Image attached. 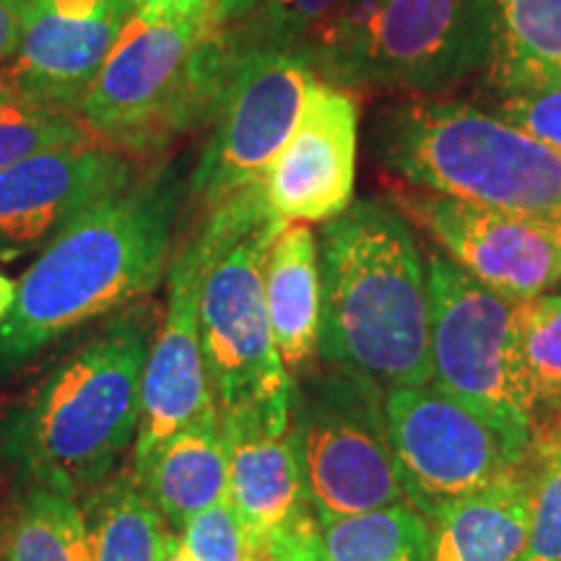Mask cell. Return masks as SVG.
I'll use <instances>...</instances> for the list:
<instances>
[{
  "mask_svg": "<svg viewBox=\"0 0 561 561\" xmlns=\"http://www.w3.org/2000/svg\"><path fill=\"white\" fill-rule=\"evenodd\" d=\"M182 185L172 172L96 201L42 248L0 325V377L60 335L138 305L170 268Z\"/></svg>",
  "mask_w": 561,
  "mask_h": 561,
  "instance_id": "6da1fadb",
  "label": "cell"
},
{
  "mask_svg": "<svg viewBox=\"0 0 561 561\" xmlns=\"http://www.w3.org/2000/svg\"><path fill=\"white\" fill-rule=\"evenodd\" d=\"M153 307L115 312L0 416V458L24 486L87 496L136 442L140 390L157 333Z\"/></svg>",
  "mask_w": 561,
  "mask_h": 561,
  "instance_id": "7a4b0ae2",
  "label": "cell"
},
{
  "mask_svg": "<svg viewBox=\"0 0 561 561\" xmlns=\"http://www.w3.org/2000/svg\"><path fill=\"white\" fill-rule=\"evenodd\" d=\"M320 362L382 388L432 382L426 261L403 214L354 201L320 229Z\"/></svg>",
  "mask_w": 561,
  "mask_h": 561,
  "instance_id": "3957f363",
  "label": "cell"
},
{
  "mask_svg": "<svg viewBox=\"0 0 561 561\" xmlns=\"http://www.w3.org/2000/svg\"><path fill=\"white\" fill-rule=\"evenodd\" d=\"M496 0H341L301 47L314 79L430 100L486 68Z\"/></svg>",
  "mask_w": 561,
  "mask_h": 561,
  "instance_id": "277c9868",
  "label": "cell"
},
{
  "mask_svg": "<svg viewBox=\"0 0 561 561\" xmlns=\"http://www.w3.org/2000/svg\"><path fill=\"white\" fill-rule=\"evenodd\" d=\"M380 167L419 191L551 221L561 153L468 104L421 100L390 110L371 136Z\"/></svg>",
  "mask_w": 561,
  "mask_h": 561,
  "instance_id": "5b68a950",
  "label": "cell"
},
{
  "mask_svg": "<svg viewBox=\"0 0 561 561\" xmlns=\"http://www.w3.org/2000/svg\"><path fill=\"white\" fill-rule=\"evenodd\" d=\"M284 227L257 180L208 208L198 229L201 343L219 413L291 401L265 307V261Z\"/></svg>",
  "mask_w": 561,
  "mask_h": 561,
  "instance_id": "8992f818",
  "label": "cell"
},
{
  "mask_svg": "<svg viewBox=\"0 0 561 561\" xmlns=\"http://www.w3.org/2000/svg\"><path fill=\"white\" fill-rule=\"evenodd\" d=\"M231 60L210 34V9L149 21L133 13L83 96L79 121L96 140L146 153L208 123Z\"/></svg>",
  "mask_w": 561,
  "mask_h": 561,
  "instance_id": "52a82bcc",
  "label": "cell"
},
{
  "mask_svg": "<svg viewBox=\"0 0 561 561\" xmlns=\"http://www.w3.org/2000/svg\"><path fill=\"white\" fill-rule=\"evenodd\" d=\"M426 261L432 382L533 458V398L515 331V301L468 276L445 252Z\"/></svg>",
  "mask_w": 561,
  "mask_h": 561,
  "instance_id": "ba28073f",
  "label": "cell"
},
{
  "mask_svg": "<svg viewBox=\"0 0 561 561\" xmlns=\"http://www.w3.org/2000/svg\"><path fill=\"white\" fill-rule=\"evenodd\" d=\"M291 421L318 523L405 500L380 382L322 364L294 382Z\"/></svg>",
  "mask_w": 561,
  "mask_h": 561,
  "instance_id": "9c48e42d",
  "label": "cell"
},
{
  "mask_svg": "<svg viewBox=\"0 0 561 561\" xmlns=\"http://www.w3.org/2000/svg\"><path fill=\"white\" fill-rule=\"evenodd\" d=\"M385 419L405 500L426 520L533 460L434 382L385 388Z\"/></svg>",
  "mask_w": 561,
  "mask_h": 561,
  "instance_id": "30bf717a",
  "label": "cell"
},
{
  "mask_svg": "<svg viewBox=\"0 0 561 561\" xmlns=\"http://www.w3.org/2000/svg\"><path fill=\"white\" fill-rule=\"evenodd\" d=\"M314 73L301 50H257L231 62L210 136L187 191L206 208L263 180L273 157L297 128Z\"/></svg>",
  "mask_w": 561,
  "mask_h": 561,
  "instance_id": "8fae6325",
  "label": "cell"
},
{
  "mask_svg": "<svg viewBox=\"0 0 561 561\" xmlns=\"http://www.w3.org/2000/svg\"><path fill=\"white\" fill-rule=\"evenodd\" d=\"M396 201L439 252L500 297L520 305L561 286V242L549 221L416 187Z\"/></svg>",
  "mask_w": 561,
  "mask_h": 561,
  "instance_id": "7c38bea8",
  "label": "cell"
},
{
  "mask_svg": "<svg viewBox=\"0 0 561 561\" xmlns=\"http://www.w3.org/2000/svg\"><path fill=\"white\" fill-rule=\"evenodd\" d=\"M133 13V0H24L0 79L11 94L79 115Z\"/></svg>",
  "mask_w": 561,
  "mask_h": 561,
  "instance_id": "4fadbf2b",
  "label": "cell"
},
{
  "mask_svg": "<svg viewBox=\"0 0 561 561\" xmlns=\"http://www.w3.org/2000/svg\"><path fill=\"white\" fill-rule=\"evenodd\" d=\"M201 278L203 242L201 231L195 229L174 250L167 268V307L144 369V401L138 434L133 442V473H138L174 432L216 403L201 343Z\"/></svg>",
  "mask_w": 561,
  "mask_h": 561,
  "instance_id": "5bb4252c",
  "label": "cell"
},
{
  "mask_svg": "<svg viewBox=\"0 0 561 561\" xmlns=\"http://www.w3.org/2000/svg\"><path fill=\"white\" fill-rule=\"evenodd\" d=\"M359 149V104L314 79L297 128L263 174L265 198L286 224H325L351 206Z\"/></svg>",
  "mask_w": 561,
  "mask_h": 561,
  "instance_id": "9a60e30c",
  "label": "cell"
},
{
  "mask_svg": "<svg viewBox=\"0 0 561 561\" xmlns=\"http://www.w3.org/2000/svg\"><path fill=\"white\" fill-rule=\"evenodd\" d=\"M136 180V167L115 146L89 140L37 153L0 172V257L45 248L62 227L123 191Z\"/></svg>",
  "mask_w": 561,
  "mask_h": 561,
  "instance_id": "2e32d148",
  "label": "cell"
},
{
  "mask_svg": "<svg viewBox=\"0 0 561 561\" xmlns=\"http://www.w3.org/2000/svg\"><path fill=\"white\" fill-rule=\"evenodd\" d=\"M229 460V504L242 523L273 541L312 515L294 437L291 401L219 413Z\"/></svg>",
  "mask_w": 561,
  "mask_h": 561,
  "instance_id": "e0dca14e",
  "label": "cell"
},
{
  "mask_svg": "<svg viewBox=\"0 0 561 561\" xmlns=\"http://www.w3.org/2000/svg\"><path fill=\"white\" fill-rule=\"evenodd\" d=\"M265 307L276 351L291 382L320 362L322 284L318 237L307 224H286L265 261Z\"/></svg>",
  "mask_w": 561,
  "mask_h": 561,
  "instance_id": "ac0fdd59",
  "label": "cell"
},
{
  "mask_svg": "<svg viewBox=\"0 0 561 561\" xmlns=\"http://www.w3.org/2000/svg\"><path fill=\"white\" fill-rule=\"evenodd\" d=\"M133 476L174 533L229 502V460L216 403L174 432Z\"/></svg>",
  "mask_w": 561,
  "mask_h": 561,
  "instance_id": "d6986e66",
  "label": "cell"
},
{
  "mask_svg": "<svg viewBox=\"0 0 561 561\" xmlns=\"http://www.w3.org/2000/svg\"><path fill=\"white\" fill-rule=\"evenodd\" d=\"M536 458L481 494L430 517V561H517L528 536Z\"/></svg>",
  "mask_w": 561,
  "mask_h": 561,
  "instance_id": "ffe728a7",
  "label": "cell"
},
{
  "mask_svg": "<svg viewBox=\"0 0 561 561\" xmlns=\"http://www.w3.org/2000/svg\"><path fill=\"white\" fill-rule=\"evenodd\" d=\"M489 68L502 94L561 83V0H496Z\"/></svg>",
  "mask_w": 561,
  "mask_h": 561,
  "instance_id": "44dd1931",
  "label": "cell"
},
{
  "mask_svg": "<svg viewBox=\"0 0 561 561\" xmlns=\"http://www.w3.org/2000/svg\"><path fill=\"white\" fill-rule=\"evenodd\" d=\"M91 561H161L170 541L161 512L136 476L107 479L83 504Z\"/></svg>",
  "mask_w": 561,
  "mask_h": 561,
  "instance_id": "7402d4cb",
  "label": "cell"
},
{
  "mask_svg": "<svg viewBox=\"0 0 561 561\" xmlns=\"http://www.w3.org/2000/svg\"><path fill=\"white\" fill-rule=\"evenodd\" d=\"M341 0H210V34L224 55L301 50Z\"/></svg>",
  "mask_w": 561,
  "mask_h": 561,
  "instance_id": "603a6c76",
  "label": "cell"
},
{
  "mask_svg": "<svg viewBox=\"0 0 561 561\" xmlns=\"http://www.w3.org/2000/svg\"><path fill=\"white\" fill-rule=\"evenodd\" d=\"M318 525L328 561L432 559V523L409 500Z\"/></svg>",
  "mask_w": 561,
  "mask_h": 561,
  "instance_id": "cb8c5ba5",
  "label": "cell"
},
{
  "mask_svg": "<svg viewBox=\"0 0 561 561\" xmlns=\"http://www.w3.org/2000/svg\"><path fill=\"white\" fill-rule=\"evenodd\" d=\"M517 346L533 398V453L561 437V291L515 307Z\"/></svg>",
  "mask_w": 561,
  "mask_h": 561,
  "instance_id": "d4e9b609",
  "label": "cell"
},
{
  "mask_svg": "<svg viewBox=\"0 0 561 561\" xmlns=\"http://www.w3.org/2000/svg\"><path fill=\"white\" fill-rule=\"evenodd\" d=\"M9 561H91L79 496L26 486L11 523Z\"/></svg>",
  "mask_w": 561,
  "mask_h": 561,
  "instance_id": "484cf974",
  "label": "cell"
},
{
  "mask_svg": "<svg viewBox=\"0 0 561 561\" xmlns=\"http://www.w3.org/2000/svg\"><path fill=\"white\" fill-rule=\"evenodd\" d=\"M96 140L73 112L5 91L0 96V172L37 153Z\"/></svg>",
  "mask_w": 561,
  "mask_h": 561,
  "instance_id": "4316f807",
  "label": "cell"
},
{
  "mask_svg": "<svg viewBox=\"0 0 561 561\" xmlns=\"http://www.w3.org/2000/svg\"><path fill=\"white\" fill-rule=\"evenodd\" d=\"M178 538L193 561H273V546L263 543L229 502L195 515Z\"/></svg>",
  "mask_w": 561,
  "mask_h": 561,
  "instance_id": "83f0119b",
  "label": "cell"
},
{
  "mask_svg": "<svg viewBox=\"0 0 561 561\" xmlns=\"http://www.w3.org/2000/svg\"><path fill=\"white\" fill-rule=\"evenodd\" d=\"M530 523L517 561H561V437L538 447Z\"/></svg>",
  "mask_w": 561,
  "mask_h": 561,
  "instance_id": "f1b7e54d",
  "label": "cell"
},
{
  "mask_svg": "<svg viewBox=\"0 0 561 561\" xmlns=\"http://www.w3.org/2000/svg\"><path fill=\"white\" fill-rule=\"evenodd\" d=\"M496 117L561 153V83L502 94Z\"/></svg>",
  "mask_w": 561,
  "mask_h": 561,
  "instance_id": "f546056e",
  "label": "cell"
},
{
  "mask_svg": "<svg viewBox=\"0 0 561 561\" xmlns=\"http://www.w3.org/2000/svg\"><path fill=\"white\" fill-rule=\"evenodd\" d=\"M273 561H328L320 543L318 515L301 517L273 541Z\"/></svg>",
  "mask_w": 561,
  "mask_h": 561,
  "instance_id": "4dcf8cb0",
  "label": "cell"
},
{
  "mask_svg": "<svg viewBox=\"0 0 561 561\" xmlns=\"http://www.w3.org/2000/svg\"><path fill=\"white\" fill-rule=\"evenodd\" d=\"M136 13L149 21L187 19L210 9V0H133Z\"/></svg>",
  "mask_w": 561,
  "mask_h": 561,
  "instance_id": "1f68e13d",
  "label": "cell"
},
{
  "mask_svg": "<svg viewBox=\"0 0 561 561\" xmlns=\"http://www.w3.org/2000/svg\"><path fill=\"white\" fill-rule=\"evenodd\" d=\"M21 5H24V0H0V66L11 55L13 45H16Z\"/></svg>",
  "mask_w": 561,
  "mask_h": 561,
  "instance_id": "d6a6232c",
  "label": "cell"
},
{
  "mask_svg": "<svg viewBox=\"0 0 561 561\" xmlns=\"http://www.w3.org/2000/svg\"><path fill=\"white\" fill-rule=\"evenodd\" d=\"M13 305H16V280L0 273V325L9 318Z\"/></svg>",
  "mask_w": 561,
  "mask_h": 561,
  "instance_id": "836d02e7",
  "label": "cell"
},
{
  "mask_svg": "<svg viewBox=\"0 0 561 561\" xmlns=\"http://www.w3.org/2000/svg\"><path fill=\"white\" fill-rule=\"evenodd\" d=\"M161 561H193L191 553L185 551V546L180 543L178 533H170V541H167V551H164V559Z\"/></svg>",
  "mask_w": 561,
  "mask_h": 561,
  "instance_id": "e575fe53",
  "label": "cell"
},
{
  "mask_svg": "<svg viewBox=\"0 0 561 561\" xmlns=\"http://www.w3.org/2000/svg\"><path fill=\"white\" fill-rule=\"evenodd\" d=\"M551 224V229H553V234H557L559 237V242H561V214L557 216V219H551L549 221Z\"/></svg>",
  "mask_w": 561,
  "mask_h": 561,
  "instance_id": "d590c367",
  "label": "cell"
},
{
  "mask_svg": "<svg viewBox=\"0 0 561 561\" xmlns=\"http://www.w3.org/2000/svg\"><path fill=\"white\" fill-rule=\"evenodd\" d=\"M5 91H9V89H5V83H3V79H0V96H3V94H5Z\"/></svg>",
  "mask_w": 561,
  "mask_h": 561,
  "instance_id": "8d00e7d4",
  "label": "cell"
}]
</instances>
